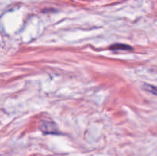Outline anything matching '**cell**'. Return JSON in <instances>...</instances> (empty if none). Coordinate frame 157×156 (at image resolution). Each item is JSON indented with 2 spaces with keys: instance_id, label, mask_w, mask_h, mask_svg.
<instances>
[{
  "instance_id": "6da1fadb",
  "label": "cell",
  "mask_w": 157,
  "mask_h": 156,
  "mask_svg": "<svg viewBox=\"0 0 157 156\" xmlns=\"http://www.w3.org/2000/svg\"><path fill=\"white\" fill-rule=\"evenodd\" d=\"M40 129L45 134H57L58 129L54 122L49 121H43L40 125Z\"/></svg>"
},
{
  "instance_id": "7a4b0ae2",
  "label": "cell",
  "mask_w": 157,
  "mask_h": 156,
  "mask_svg": "<svg viewBox=\"0 0 157 156\" xmlns=\"http://www.w3.org/2000/svg\"><path fill=\"white\" fill-rule=\"evenodd\" d=\"M112 50H132V47L130 46L127 45V44H115L110 47Z\"/></svg>"
},
{
  "instance_id": "3957f363",
  "label": "cell",
  "mask_w": 157,
  "mask_h": 156,
  "mask_svg": "<svg viewBox=\"0 0 157 156\" xmlns=\"http://www.w3.org/2000/svg\"><path fill=\"white\" fill-rule=\"evenodd\" d=\"M144 89L147 92H150V93H153V94L156 95L157 96V87L156 86L151 85V84H146L144 85Z\"/></svg>"
}]
</instances>
